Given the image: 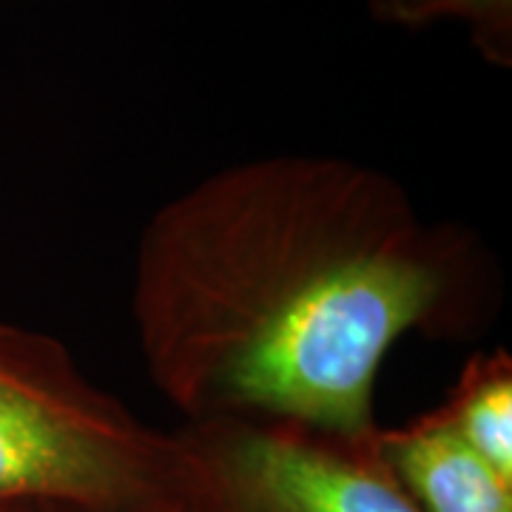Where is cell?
<instances>
[{
  "instance_id": "obj_1",
  "label": "cell",
  "mask_w": 512,
  "mask_h": 512,
  "mask_svg": "<svg viewBox=\"0 0 512 512\" xmlns=\"http://www.w3.org/2000/svg\"><path fill=\"white\" fill-rule=\"evenodd\" d=\"M478 242L421 217L379 168L276 154L188 185L146 222L131 322L185 421H282L367 439L407 333L467 336L487 308Z\"/></svg>"
},
{
  "instance_id": "obj_2",
  "label": "cell",
  "mask_w": 512,
  "mask_h": 512,
  "mask_svg": "<svg viewBox=\"0 0 512 512\" xmlns=\"http://www.w3.org/2000/svg\"><path fill=\"white\" fill-rule=\"evenodd\" d=\"M171 436L49 333L0 325V507L165 512Z\"/></svg>"
},
{
  "instance_id": "obj_3",
  "label": "cell",
  "mask_w": 512,
  "mask_h": 512,
  "mask_svg": "<svg viewBox=\"0 0 512 512\" xmlns=\"http://www.w3.org/2000/svg\"><path fill=\"white\" fill-rule=\"evenodd\" d=\"M379 430L345 439L282 421H183L168 433L165 512H419Z\"/></svg>"
},
{
  "instance_id": "obj_4",
  "label": "cell",
  "mask_w": 512,
  "mask_h": 512,
  "mask_svg": "<svg viewBox=\"0 0 512 512\" xmlns=\"http://www.w3.org/2000/svg\"><path fill=\"white\" fill-rule=\"evenodd\" d=\"M379 453L419 512H512V481L436 410L379 430Z\"/></svg>"
},
{
  "instance_id": "obj_5",
  "label": "cell",
  "mask_w": 512,
  "mask_h": 512,
  "mask_svg": "<svg viewBox=\"0 0 512 512\" xmlns=\"http://www.w3.org/2000/svg\"><path fill=\"white\" fill-rule=\"evenodd\" d=\"M439 413L478 456L512 481V359L507 350L470 356Z\"/></svg>"
},
{
  "instance_id": "obj_6",
  "label": "cell",
  "mask_w": 512,
  "mask_h": 512,
  "mask_svg": "<svg viewBox=\"0 0 512 512\" xmlns=\"http://www.w3.org/2000/svg\"><path fill=\"white\" fill-rule=\"evenodd\" d=\"M373 15L390 26H427L461 20L470 26L481 55L498 66L512 60V0H370Z\"/></svg>"
},
{
  "instance_id": "obj_7",
  "label": "cell",
  "mask_w": 512,
  "mask_h": 512,
  "mask_svg": "<svg viewBox=\"0 0 512 512\" xmlns=\"http://www.w3.org/2000/svg\"><path fill=\"white\" fill-rule=\"evenodd\" d=\"M0 512H37V510H26V507H0Z\"/></svg>"
},
{
  "instance_id": "obj_8",
  "label": "cell",
  "mask_w": 512,
  "mask_h": 512,
  "mask_svg": "<svg viewBox=\"0 0 512 512\" xmlns=\"http://www.w3.org/2000/svg\"><path fill=\"white\" fill-rule=\"evenodd\" d=\"M37 512H77V510H57V507H43V510Z\"/></svg>"
}]
</instances>
